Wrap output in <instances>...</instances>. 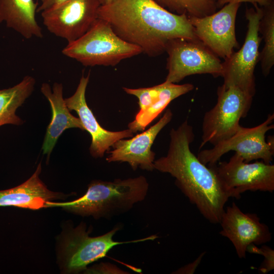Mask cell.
Listing matches in <instances>:
<instances>
[{"label":"cell","instance_id":"28","mask_svg":"<svg viewBox=\"0 0 274 274\" xmlns=\"http://www.w3.org/2000/svg\"><path fill=\"white\" fill-rule=\"evenodd\" d=\"M113 0H99L101 5L108 4Z\"/></svg>","mask_w":274,"mask_h":274},{"label":"cell","instance_id":"9","mask_svg":"<svg viewBox=\"0 0 274 274\" xmlns=\"http://www.w3.org/2000/svg\"><path fill=\"white\" fill-rule=\"evenodd\" d=\"M215 172L231 197L239 199L247 191L274 190V165L263 161L246 162L235 153L228 161L208 165Z\"/></svg>","mask_w":274,"mask_h":274},{"label":"cell","instance_id":"27","mask_svg":"<svg viewBox=\"0 0 274 274\" xmlns=\"http://www.w3.org/2000/svg\"><path fill=\"white\" fill-rule=\"evenodd\" d=\"M68 0H41V3L38 7L37 12H42L44 11L58 6Z\"/></svg>","mask_w":274,"mask_h":274},{"label":"cell","instance_id":"5","mask_svg":"<svg viewBox=\"0 0 274 274\" xmlns=\"http://www.w3.org/2000/svg\"><path fill=\"white\" fill-rule=\"evenodd\" d=\"M217 101L204 115L201 142L199 149L207 143L213 146L233 135L241 128L239 121L247 115L253 96L235 86L217 89Z\"/></svg>","mask_w":274,"mask_h":274},{"label":"cell","instance_id":"10","mask_svg":"<svg viewBox=\"0 0 274 274\" xmlns=\"http://www.w3.org/2000/svg\"><path fill=\"white\" fill-rule=\"evenodd\" d=\"M120 225L106 233L95 237L89 235L86 226L81 223L72 228L64 236L61 256L64 268L68 273L84 271L89 264L105 257L114 247L131 242H117L113 239L115 234L121 229ZM147 238L135 241L147 240Z\"/></svg>","mask_w":274,"mask_h":274},{"label":"cell","instance_id":"1","mask_svg":"<svg viewBox=\"0 0 274 274\" xmlns=\"http://www.w3.org/2000/svg\"><path fill=\"white\" fill-rule=\"evenodd\" d=\"M98 18L108 22L121 39L151 57L164 52L172 39H198L186 15L172 13L154 0H113L100 5Z\"/></svg>","mask_w":274,"mask_h":274},{"label":"cell","instance_id":"3","mask_svg":"<svg viewBox=\"0 0 274 274\" xmlns=\"http://www.w3.org/2000/svg\"><path fill=\"white\" fill-rule=\"evenodd\" d=\"M148 189L149 183L143 176L113 181L95 180L81 197L65 202L48 201L45 207H62L83 216L110 219L129 211L144 200Z\"/></svg>","mask_w":274,"mask_h":274},{"label":"cell","instance_id":"14","mask_svg":"<svg viewBox=\"0 0 274 274\" xmlns=\"http://www.w3.org/2000/svg\"><path fill=\"white\" fill-rule=\"evenodd\" d=\"M173 113L167 109L162 117L155 124L144 132L128 140L120 139L108 151V162H127L134 170L138 167L147 171L154 169L155 153L151 147L160 131L171 121Z\"/></svg>","mask_w":274,"mask_h":274},{"label":"cell","instance_id":"26","mask_svg":"<svg viewBox=\"0 0 274 274\" xmlns=\"http://www.w3.org/2000/svg\"><path fill=\"white\" fill-rule=\"evenodd\" d=\"M205 252L202 253L193 262L189 263L184 267L180 268L176 271L175 273H193L198 265L199 264L202 258L203 257Z\"/></svg>","mask_w":274,"mask_h":274},{"label":"cell","instance_id":"20","mask_svg":"<svg viewBox=\"0 0 274 274\" xmlns=\"http://www.w3.org/2000/svg\"><path fill=\"white\" fill-rule=\"evenodd\" d=\"M161 85L159 98L144 110L139 111L134 120L128 124V129L134 133L144 130L172 100L194 88L190 83L179 85L165 81Z\"/></svg>","mask_w":274,"mask_h":274},{"label":"cell","instance_id":"6","mask_svg":"<svg viewBox=\"0 0 274 274\" xmlns=\"http://www.w3.org/2000/svg\"><path fill=\"white\" fill-rule=\"evenodd\" d=\"M254 8L247 9V31L245 42L237 52L222 63L225 87L235 86L252 96L256 92L254 71L259 61V47L261 38L259 35V26L263 15V8L257 4Z\"/></svg>","mask_w":274,"mask_h":274},{"label":"cell","instance_id":"4","mask_svg":"<svg viewBox=\"0 0 274 274\" xmlns=\"http://www.w3.org/2000/svg\"><path fill=\"white\" fill-rule=\"evenodd\" d=\"M142 52L141 48L121 39L108 22L98 18L86 33L62 50L64 55L86 66H113Z\"/></svg>","mask_w":274,"mask_h":274},{"label":"cell","instance_id":"13","mask_svg":"<svg viewBox=\"0 0 274 274\" xmlns=\"http://www.w3.org/2000/svg\"><path fill=\"white\" fill-rule=\"evenodd\" d=\"M219 223L220 234L229 239L240 258H245L249 245L264 244L271 238L268 226L256 214L244 213L234 202L224 209Z\"/></svg>","mask_w":274,"mask_h":274},{"label":"cell","instance_id":"2","mask_svg":"<svg viewBox=\"0 0 274 274\" xmlns=\"http://www.w3.org/2000/svg\"><path fill=\"white\" fill-rule=\"evenodd\" d=\"M167 154L154 160V169L175 178V184L190 202L210 222L219 223L230 194L213 169L202 163L191 151L194 139L187 120L169 133Z\"/></svg>","mask_w":274,"mask_h":274},{"label":"cell","instance_id":"17","mask_svg":"<svg viewBox=\"0 0 274 274\" xmlns=\"http://www.w3.org/2000/svg\"><path fill=\"white\" fill-rule=\"evenodd\" d=\"M40 163L35 172L25 182L14 188L0 190V207L13 206L32 210L45 207L46 203L62 196L47 188L39 178Z\"/></svg>","mask_w":274,"mask_h":274},{"label":"cell","instance_id":"22","mask_svg":"<svg viewBox=\"0 0 274 274\" xmlns=\"http://www.w3.org/2000/svg\"><path fill=\"white\" fill-rule=\"evenodd\" d=\"M168 11L188 17H202L216 12L217 0H154Z\"/></svg>","mask_w":274,"mask_h":274},{"label":"cell","instance_id":"15","mask_svg":"<svg viewBox=\"0 0 274 274\" xmlns=\"http://www.w3.org/2000/svg\"><path fill=\"white\" fill-rule=\"evenodd\" d=\"M89 78L90 73L86 77L83 74L74 94L65 98L64 100L70 111L76 112L84 130L91 135L90 154L94 158H101L116 142L132 137L134 133L129 129L119 131H109L98 123L86 100L85 93Z\"/></svg>","mask_w":274,"mask_h":274},{"label":"cell","instance_id":"16","mask_svg":"<svg viewBox=\"0 0 274 274\" xmlns=\"http://www.w3.org/2000/svg\"><path fill=\"white\" fill-rule=\"evenodd\" d=\"M41 91L49 101L52 112L42 148L43 154L47 155L49 159L57 140L65 130L72 128L85 130L79 118L73 116L67 107L61 83L55 82L51 89L48 83H44Z\"/></svg>","mask_w":274,"mask_h":274},{"label":"cell","instance_id":"12","mask_svg":"<svg viewBox=\"0 0 274 274\" xmlns=\"http://www.w3.org/2000/svg\"><path fill=\"white\" fill-rule=\"evenodd\" d=\"M240 3L227 4L218 12L202 17H188L197 38L217 56L226 59L238 48L235 20Z\"/></svg>","mask_w":274,"mask_h":274},{"label":"cell","instance_id":"8","mask_svg":"<svg viewBox=\"0 0 274 274\" xmlns=\"http://www.w3.org/2000/svg\"><path fill=\"white\" fill-rule=\"evenodd\" d=\"M165 51L168 54L166 82L178 83L195 74L222 76V62L198 39H172L167 43Z\"/></svg>","mask_w":274,"mask_h":274},{"label":"cell","instance_id":"24","mask_svg":"<svg viewBox=\"0 0 274 274\" xmlns=\"http://www.w3.org/2000/svg\"><path fill=\"white\" fill-rule=\"evenodd\" d=\"M87 273H109V274H125L128 273L120 269L116 265L110 263H101L94 265L92 268L85 270Z\"/></svg>","mask_w":274,"mask_h":274},{"label":"cell","instance_id":"21","mask_svg":"<svg viewBox=\"0 0 274 274\" xmlns=\"http://www.w3.org/2000/svg\"><path fill=\"white\" fill-rule=\"evenodd\" d=\"M263 15L261 18L259 32L264 40V46L259 53L263 75L267 76L274 64V4L262 7Z\"/></svg>","mask_w":274,"mask_h":274},{"label":"cell","instance_id":"11","mask_svg":"<svg viewBox=\"0 0 274 274\" xmlns=\"http://www.w3.org/2000/svg\"><path fill=\"white\" fill-rule=\"evenodd\" d=\"M100 5L99 0H68L42 12L43 23L50 33L70 43L92 26Z\"/></svg>","mask_w":274,"mask_h":274},{"label":"cell","instance_id":"23","mask_svg":"<svg viewBox=\"0 0 274 274\" xmlns=\"http://www.w3.org/2000/svg\"><path fill=\"white\" fill-rule=\"evenodd\" d=\"M247 252L250 253L263 255L264 259L259 268L260 272L266 273L274 268V251L270 247L263 245L260 248L255 245L251 244L247 249Z\"/></svg>","mask_w":274,"mask_h":274},{"label":"cell","instance_id":"25","mask_svg":"<svg viewBox=\"0 0 274 274\" xmlns=\"http://www.w3.org/2000/svg\"><path fill=\"white\" fill-rule=\"evenodd\" d=\"M272 1V0H217V4L218 8L230 3L241 4L243 2H248L253 5L257 4L260 7H265L269 5Z\"/></svg>","mask_w":274,"mask_h":274},{"label":"cell","instance_id":"7","mask_svg":"<svg viewBox=\"0 0 274 274\" xmlns=\"http://www.w3.org/2000/svg\"><path fill=\"white\" fill-rule=\"evenodd\" d=\"M273 114H269L263 122L256 126H241L231 136L211 149L201 151L197 157L204 164L211 165L217 163L226 153L233 151L246 162L260 159L266 163H270L274 155V138L270 136L266 141L265 134L273 128Z\"/></svg>","mask_w":274,"mask_h":274},{"label":"cell","instance_id":"19","mask_svg":"<svg viewBox=\"0 0 274 274\" xmlns=\"http://www.w3.org/2000/svg\"><path fill=\"white\" fill-rule=\"evenodd\" d=\"M35 84L33 77L25 76L14 86L0 89V126L8 124H23L24 121L16 114V112L31 94Z\"/></svg>","mask_w":274,"mask_h":274},{"label":"cell","instance_id":"18","mask_svg":"<svg viewBox=\"0 0 274 274\" xmlns=\"http://www.w3.org/2000/svg\"><path fill=\"white\" fill-rule=\"evenodd\" d=\"M37 8L33 0H0V23L26 39L42 38V29L36 20Z\"/></svg>","mask_w":274,"mask_h":274}]
</instances>
